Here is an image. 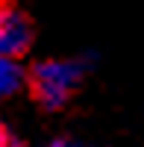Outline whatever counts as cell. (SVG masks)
Returning a JSON list of instances; mask_svg holds the SVG:
<instances>
[{
    "instance_id": "1",
    "label": "cell",
    "mask_w": 144,
    "mask_h": 147,
    "mask_svg": "<svg viewBox=\"0 0 144 147\" xmlns=\"http://www.w3.org/2000/svg\"><path fill=\"white\" fill-rule=\"evenodd\" d=\"M85 74H88V59L82 56L44 59L27 74L24 85H30V94L38 106L53 112V109H62L74 97V91L85 80Z\"/></svg>"
},
{
    "instance_id": "2",
    "label": "cell",
    "mask_w": 144,
    "mask_h": 147,
    "mask_svg": "<svg viewBox=\"0 0 144 147\" xmlns=\"http://www.w3.org/2000/svg\"><path fill=\"white\" fill-rule=\"evenodd\" d=\"M32 41V27L30 21L12 6H0V56L18 59L21 53H27V47Z\"/></svg>"
},
{
    "instance_id": "3",
    "label": "cell",
    "mask_w": 144,
    "mask_h": 147,
    "mask_svg": "<svg viewBox=\"0 0 144 147\" xmlns=\"http://www.w3.org/2000/svg\"><path fill=\"white\" fill-rule=\"evenodd\" d=\"M27 82V71L18 65V59L0 56V100H9L12 94H18Z\"/></svg>"
},
{
    "instance_id": "4",
    "label": "cell",
    "mask_w": 144,
    "mask_h": 147,
    "mask_svg": "<svg viewBox=\"0 0 144 147\" xmlns=\"http://www.w3.org/2000/svg\"><path fill=\"white\" fill-rule=\"evenodd\" d=\"M44 147H85V144H79V141H71V138H53L50 144H44Z\"/></svg>"
},
{
    "instance_id": "5",
    "label": "cell",
    "mask_w": 144,
    "mask_h": 147,
    "mask_svg": "<svg viewBox=\"0 0 144 147\" xmlns=\"http://www.w3.org/2000/svg\"><path fill=\"white\" fill-rule=\"evenodd\" d=\"M12 141H15V138L9 136V129H6V124H3V121H0V147H9Z\"/></svg>"
}]
</instances>
